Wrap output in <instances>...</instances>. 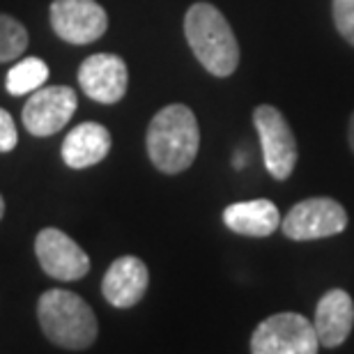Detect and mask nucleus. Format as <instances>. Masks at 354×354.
Instances as JSON below:
<instances>
[{"label": "nucleus", "mask_w": 354, "mask_h": 354, "mask_svg": "<svg viewBox=\"0 0 354 354\" xmlns=\"http://www.w3.org/2000/svg\"><path fill=\"white\" fill-rule=\"evenodd\" d=\"M147 157L166 175L184 173L201 150V127L196 113L184 104H168L152 118L145 136Z\"/></svg>", "instance_id": "1"}, {"label": "nucleus", "mask_w": 354, "mask_h": 354, "mask_svg": "<svg viewBox=\"0 0 354 354\" xmlns=\"http://www.w3.org/2000/svg\"><path fill=\"white\" fill-rule=\"evenodd\" d=\"M184 37L203 69L212 76L235 74L239 44L228 19L212 3H194L184 14Z\"/></svg>", "instance_id": "2"}, {"label": "nucleus", "mask_w": 354, "mask_h": 354, "mask_svg": "<svg viewBox=\"0 0 354 354\" xmlns=\"http://www.w3.org/2000/svg\"><path fill=\"white\" fill-rule=\"evenodd\" d=\"M37 320L44 336L62 350H88L99 334L95 310L72 290H46L37 301Z\"/></svg>", "instance_id": "3"}, {"label": "nucleus", "mask_w": 354, "mask_h": 354, "mask_svg": "<svg viewBox=\"0 0 354 354\" xmlns=\"http://www.w3.org/2000/svg\"><path fill=\"white\" fill-rule=\"evenodd\" d=\"M320 348L315 324L301 313L269 315L251 336L253 354H315Z\"/></svg>", "instance_id": "4"}, {"label": "nucleus", "mask_w": 354, "mask_h": 354, "mask_svg": "<svg viewBox=\"0 0 354 354\" xmlns=\"http://www.w3.org/2000/svg\"><path fill=\"white\" fill-rule=\"evenodd\" d=\"M253 124L263 145V159L267 173L274 180H288L297 166V138L290 129L286 115L269 104H260L253 111Z\"/></svg>", "instance_id": "5"}, {"label": "nucleus", "mask_w": 354, "mask_h": 354, "mask_svg": "<svg viewBox=\"0 0 354 354\" xmlns=\"http://www.w3.org/2000/svg\"><path fill=\"white\" fill-rule=\"evenodd\" d=\"M281 228L283 235L295 242L334 237L348 228V212L334 198H306L288 212Z\"/></svg>", "instance_id": "6"}, {"label": "nucleus", "mask_w": 354, "mask_h": 354, "mask_svg": "<svg viewBox=\"0 0 354 354\" xmlns=\"http://www.w3.org/2000/svg\"><path fill=\"white\" fill-rule=\"evenodd\" d=\"M76 106H79V97H76L74 88L41 86L30 92L24 113H21V120H24L28 133L37 138H48L69 124V120L76 113Z\"/></svg>", "instance_id": "7"}, {"label": "nucleus", "mask_w": 354, "mask_h": 354, "mask_svg": "<svg viewBox=\"0 0 354 354\" xmlns=\"http://www.w3.org/2000/svg\"><path fill=\"white\" fill-rule=\"evenodd\" d=\"M51 28L60 39L86 46L109 30V14L97 0H53Z\"/></svg>", "instance_id": "8"}, {"label": "nucleus", "mask_w": 354, "mask_h": 354, "mask_svg": "<svg viewBox=\"0 0 354 354\" xmlns=\"http://www.w3.org/2000/svg\"><path fill=\"white\" fill-rule=\"evenodd\" d=\"M35 253L46 276L55 281L72 283L90 272L88 253L74 242L67 232L58 228H44L35 237Z\"/></svg>", "instance_id": "9"}, {"label": "nucleus", "mask_w": 354, "mask_h": 354, "mask_svg": "<svg viewBox=\"0 0 354 354\" xmlns=\"http://www.w3.org/2000/svg\"><path fill=\"white\" fill-rule=\"evenodd\" d=\"M79 86L97 104H118L129 88L127 62L115 53H95L81 62Z\"/></svg>", "instance_id": "10"}, {"label": "nucleus", "mask_w": 354, "mask_h": 354, "mask_svg": "<svg viewBox=\"0 0 354 354\" xmlns=\"http://www.w3.org/2000/svg\"><path fill=\"white\" fill-rule=\"evenodd\" d=\"M147 286H150L147 265L136 256H122L104 274L102 295L113 308H131L145 297Z\"/></svg>", "instance_id": "11"}, {"label": "nucleus", "mask_w": 354, "mask_h": 354, "mask_svg": "<svg viewBox=\"0 0 354 354\" xmlns=\"http://www.w3.org/2000/svg\"><path fill=\"white\" fill-rule=\"evenodd\" d=\"M315 331L324 348H338L348 341L354 327V301L341 288H334L322 295L315 308Z\"/></svg>", "instance_id": "12"}, {"label": "nucleus", "mask_w": 354, "mask_h": 354, "mask_svg": "<svg viewBox=\"0 0 354 354\" xmlns=\"http://www.w3.org/2000/svg\"><path fill=\"white\" fill-rule=\"evenodd\" d=\"M113 145L111 131L99 122H81L76 124L72 131L67 133V138L62 140L60 154L62 161L69 168H90L97 166L99 161L109 157Z\"/></svg>", "instance_id": "13"}, {"label": "nucleus", "mask_w": 354, "mask_h": 354, "mask_svg": "<svg viewBox=\"0 0 354 354\" xmlns=\"http://www.w3.org/2000/svg\"><path fill=\"white\" fill-rule=\"evenodd\" d=\"M223 223L232 232L246 237H269L279 230L281 212L279 207L267 201V198H256V201L232 203L223 209Z\"/></svg>", "instance_id": "14"}, {"label": "nucleus", "mask_w": 354, "mask_h": 354, "mask_svg": "<svg viewBox=\"0 0 354 354\" xmlns=\"http://www.w3.org/2000/svg\"><path fill=\"white\" fill-rule=\"evenodd\" d=\"M48 79V67L41 58H24L7 72L5 88L12 97L30 95Z\"/></svg>", "instance_id": "15"}, {"label": "nucleus", "mask_w": 354, "mask_h": 354, "mask_svg": "<svg viewBox=\"0 0 354 354\" xmlns=\"http://www.w3.org/2000/svg\"><path fill=\"white\" fill-rule=\"evenodd\" d=\"M28 48L26 26L10 14H0V65L19 60V55Z\"/></svg>", "instance_id": "16"}, {"label": "nucleus", "mask_w": 354, "mask_h": 354, "mask_svg": "<svg viewBox=\"0 0 354 354\" xmlns=\"http://www.w3.org/2000/svg\"><path fill=\"white\" fill-rule=\"evenodd\" d=\"M336 30L354 46V0H334Z\"/></svg>", "instance_id": "17"}, {"label": "nucleus", "mask_w": 354, "mask_h": 354, "mask_svg": "<svg viewBox=\"0 0 354 354\" xmlns=\"http://www.w3.org/2000/svg\"><path fill=\"white\" fill-rule=\"evenodd\" d=\"M19 143V133L14 118L5 109H0V152H12Z\"/></svg>", "instance_id": "18"}, {"label": "nucleus", "mask_w": 354, "mask_h": 354, "mask_svg": "<svg viewBox=\"0 0 354 354\" xmlns=\"http://www.w3.org/2000/svg\"><path fill=\"white\" fill-rule=\"evenodd\" d=\"M348 140H350V147H352V152H354V113H352V118H350V129H348Z\"/></svg>", "instance_id": "19"}, {"label": "nucleus", "mask_w": 354, "mask_h": 354, "mask_svg": "<svg viewBox=\"0 0 354 354\" xmlns=\"http://www.w3.org/2000/svg\"><path fill=\"white\" fill-rule=\"evenodd\" d=\"M3 216H5V198L0 196V218H3Z\"/></svg>", "instance_id": "20"}]
</instances>
